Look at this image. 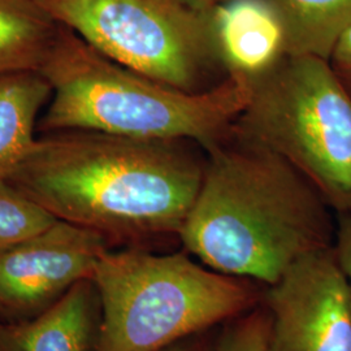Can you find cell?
Returning <instances> with one entry per match:
<instances>
[{"mask_svg":"<svg viewBox=\"0 0 351 351\" xmlns=\"http://www.w3.org/2000/svg\"><path fill=\"white\" fill-rule=\"evenodd\" d=\"M176 3L186 7L195 12L208 13L213 11L215 7H217L224 0H173Z\"/></svg>","mask_w":351,"mask_h":351,"instance_id":"obj_18","label":"cell"},{"mask_svg":"<svg viewBox=\"0 0 351 351\" xmlns=\"http://www.w3.org/2000/svg\"><path fill=\"white\" fill-rule=\"evenodd\" d=\"M180 241L216 272L275 284L304 255L335 245L330 207L281 156L234 137L207 149Z\"/></svg>","mask_w":351,"mask_h":351,"instance_id":"obj_2","label":"cell"},{"mask_svg":"<svg viewBox=\"0 0 351 351\" xmlns=\"http://www.w3.org/2000/svg\"><path fill=\"white\" fill-rule=\"evenodd\" d=\"M39 73L52 94L39 129L147 139H190L207 149L224 138L249 101L250 77L229 73L213 88H169L91 47L62 26Z\"/></svg>","mask_w":351,"mask_h":351,"instance_id":"obj_3","label":"cell"},{"mask_svg":"<svg viewBox=\"0 0 351 351\" xmlns=\"http://www.w3.org/2000/svg\"><path fill=\"white\" fill-rule=\"evenodd\" d=\"M162 351H195L194 350V348L193 346H190L188 342H184V341H181V342H178V343H176V345H172V346H169V348H167V349H164Z\"/></svg>","mask_w":351,"mask_h":351,"instance_id":"obj_19","label":"cell"},{"mask_svg":"<svg viewBox=\"0 0 351 351\" xmlns=\"http://www.w3.org/2000/svg\"><path fill=\"white\" fill-rule=\"evenodd\" d=\"M51 94L39 72L0 75V178H10L34 145L38 117Z\"/></svg>","mask_w":351,"mask_h":351,"instance_id":"obj_11","label":"cell"},{"mask_svg":"<svg viewBox=\"0 0 351 351\" xmlns=\"http://www.w3.org/2000/svg\"><path fill=\"white\" fill-rule=\"evenodd\" d=\"M250 81L230 133L291 164L336 213L351 211V95L329 62L284 55Z\"/></svg>","mask_w":351,"mask_h":351,"instance_id":"obj_5","label":"cell"},{"mask_svg":"<svg viewBox=\"0 0 351 351\" xmlns=\"http://www.w3.org/2000/svg\"><path fill=\"white\" fill-rule=\"evenodd\" d=\"M226 73L262 75L287 55L281 21L268 0H224L211 11Z\"/></svg>","mask_w":351,"mask_h":351,"instance_id":"obj_9","label":"cell"},{"mask_svg":"<svg viewBox=\"0 0 351 351\" xmlns=\"http://www.w3.org/2000/svg\"><path fill=\"white\" fill-rule=\"evenodd\" d=\"M335 251L339 264L346 274L351 290V211L337 213Z\"/></svg>","mask_w":351,"mask_h":351,"instance_id":"obj_17","label":"cell"},{"mask_svg":"<svg viewBox=\"0 0 351 351\" xmlns=\"http://www.w3.org/2000/svg\"><path fill=\"white\" fill-rule=\"evenodd\" d=\"M93 281L82 280L42 314L20 326H0V351H88L95 328Z\"/></svg>","mask_w":351,"mask_h":351,"instance_id":"obj_10","label":"cell"},{"mask_svg":"<svg viewBox=\"0 0 351 351\" xmlns=\"http://www.w3.org/2000/svg\"><path fill=\"white\" fill-rule=\"evenodd\" d=\"M281 21L287 55L328 60L351 25V0H268Z\"/></svg>","mask_w":351,"mask_h":351,"instance_id":"obj_13","label":"cell"},{"mask_svg":"<svg viewBox=\"0 0 351 351\" xmlns=\"http://www.w3.org/2000/svg\"><path fill=\"white\" fill-rule=\"evenodd\" d=\"M215 351H269V316L255 310L226 330Z\"/></svg>","mask_w":351,"mask_h":351,"instance_id":"obj_15","label":"cell"},{"mask_svg":"<svg viewBox=\"0 0 351 351\" xmlns=\"http://www.w3.org/2000/svg\"><path fill=\"white\" fill-rule=\"evenodd\" d=\"M110 241L98 232L58 220L0 252V310L27 314L50 307L82 280H91Z\"/></svg>","mask_w":351,"mask_h":351,"instance_id":"obj_8","label":"cell"},{"mask_svg":"<svg viewBox=\"0 0 351 351\" xmlns=\"http://www.w3.org/2000/svg\"><path fill=\"white\" fill-rule=\"evenodd\" d=\"M60 29L37 0H0V75L39 72Z\"/></svg>","mask_w":351,"mask_h":351,"instance_id":"obj_12","label":"cell"},{"mask_svg":"<svg viewBox=\"0 0 351 351\" xmlns=\"http://www.w3.org/2000/svg\"><path fill=\"white\" fill-rule=\"evenodd\" d=\"M329 64L333 72L339 77L343 88L351 95V25L339 38L330 55Z\"/></svg>","mask_w":351,"mask_h":351,"instance_id":"obj_16","label":"cell"},{"mask_svg":"<svg viewBox=\"0 0 351 351\" xmlns=\"http://www.w3.org/2000/svg\"><path fill=\"white\" fill-rule=\"evenodd\" d=\"M58 220L8 178H0V252L46 230Z\"/></svg>","mask_w":351,"mask_h":351,"instance_id":"obj_14","label":"cell"},{"mask_svg":"<svg viewBox=\"0 0 351 351\" xmlns=\"http://www.w3.org/2000/svg\"><path fill=\"white\" fill-rule=\"evenodd\" d=\"M269 351H351V290L335 246L310 252L265 293Z\"/></svg>","mask_w":351,"mask_h":351,"instance_id":"obj_7","label":"cell"},{"mask_svg":"<svg viewBox=\"0 0 351 351\" xmlns=\"http://www.w3.org/2000/svg\"><path fill=\"white\" fill-rule=\"evenodd\" d=\"M101 55L169 88L202 93L226 77L211 12L173 0H37Z\"/></svg>","mask_w":351,"mask_h":351,"instance_id":"obj_6","label":"cell"},{"mask_svg":"<svg viewBox=\"0 0 351 351\" xmlns=\"http://www.w3.org/2000/svg\"><path fill=\"white\" fill-rule=\"evenodd\" d=\"M190 139L72 130L37 138L8 178L59 220L108 241L180 237L206 156Z\"/></svg>","mask_w":351,"mask_h":351,"instance_id":"obj_1","label":"cell"},{"mask_svg":"<svg viewBox=\"0 0 351 351\" xmlns=\"http://www.w3.org/2000/svg\"><path fill=\"white\" fill-rule=\"evenodd\" d=\"M101 317L94 351H162L254 306L249 280L186 254L106 251L91 276Z\"/></svg>","mask_w":351,"mask_h":351,"instance_id":"obj_4","label":"cell"}]
</instances>
